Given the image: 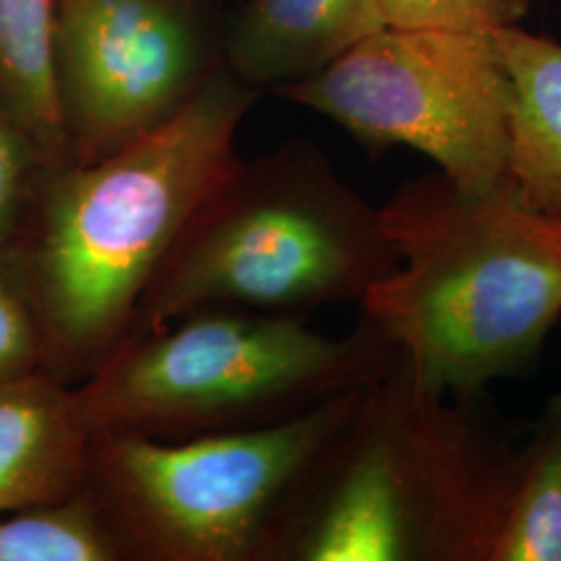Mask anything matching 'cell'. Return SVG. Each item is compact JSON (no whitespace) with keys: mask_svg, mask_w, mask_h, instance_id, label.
<instances>
[{"mask_svg":"<svg viewBox=\"0 0 561 561\" xmlns=\"http://www.w3.org/2000/svg\"><path fill=\"white\" fill-rule=\"evenodd\" d=\"M254 101V88L215 71L140 140L46 169L0 261L36 324L42 370L80 385L119 350L183 227L240 161L236 138Z\"/></svg>","mask_w":561,"mask_h":561,"instance_id":"1","label":"cell"},{"mask_svg":"<svg viewBox=\"0 0 561 561\" xmlns=\"http://www.w3.org/2000/svg\"><path fill=\"white\" fill-rule=\"evenodd\" d=\"M522 466L489 389L431 391L400 360L322 445L275 561H491Z\"/></svg>","mask_w":561,"mask_h":561,"instance_id":"2","label":"cell"},{"mask_svg":"<svg viewBox=\"0 0 561 561\" xmlns=\"http://www.w3.org/2000/svg\"><path fill=\"white\" fill-rule=\"evenodd\" d=\"M400 264L360 306L419 385L481 393L530 375L561 321V219L512 183L470 194L439 171L379 206Z\"/></svg>","mask_w":561,"mask_h":561,"instance_id":"3","label":"cell"},{"mask_svg":"<svg viewBox=\"0 0 561 561\" xmlns=\"http://www.w3.org/2000/svg\"><path fill=\"white\" fill-rule=\"evenodd\" d=\"M398 264L379 206L341 181L317 146L289 141L240 159L204 198L144 291L125 341L210 306L300 319L360 306Z\"/></svg>","mask_w":561,"mask_h":561,"instance_id":"4","label":"cell"},{"mask_svg":"<svg viewBox=\"0 0 561 561\" xmlns=\"http://www.w3.org/2000/svg\"><path fill=\"white\" fill-rule=\"evenodd\" d=\"M400 360L362 312L333 337L300 317L210 306L125 341L76 393L92 431L185 439L287 421Z\"/></svg>","mask_w":561,"mask_h":561,"instance_id":"5","label":"cell"},{"mask_svg":"<svg viewBox=\"0 0 561 561\" xmlns=\"http://www.w3.org/2000/svg\"><path fill=\"white\" fill-rule=\"evenodd\" d=\"M362 391L185 439L92 431L81 493L119 561H275L301 482Z\"/></svg>","mask_w":561,"mask_h":561,"instance_id":"6","label":"cell"},{"mask_svg":"<svg viewBox=\"0 0 561 561\" xmlns=\"http://www.w3.org/2000/svg\"><path fill=\"white\" fill-rule=\"evenodd\" d=\"M373 154L408 146L470 194L510 183V83L491 32L391 27L275 90Z\"/></svg>","mask_w":561,"mask_h":561,"instance_id":"7","label":"cell"},{"mask_svg":"<svg viewBox=\"0 0 561 561\" xmlns=\"http://www.w3.org/2000/svg\"><path fill=\"white\" fill-rule=\"evenodd\" d=\"M55 67L73 162L154 131L215 73L192 0H59Z\"/></svg>","mask_w":561,"mask_h":561,"instance_id":"8","label":"cell"},{"mask_svg":"<svg viewBox=\"0 0 561 561\" xmlns=\"http://www.w3.org/2000/svg\"><path fill=\"white\" fill-rule=\"evenodd\" d=\"M90 439L76 385L42 368L0 381V514L80 495Z\"/></svg>","mask_w":561,"mask_h":561,"instance_id":"9","label":"cell"},{"mask_svg":"<svg viewBox=\"0 0 561 561\" xmlns=\"http://www.w3.org/2000/svg\"><path fill=\"white\" fill-rule=\"evenodd\" d=\"M385 27L379 0H248L229 36V67L250 88L275 92Z\"/></svg>","mask_w":561,"mask_h":561,"instance_id":"10","label":"cell"},{"mask_svg":"<svg viewBox=\"0 0 561 561\" xmlns=\"http://www.w3.org/2000/svg\"><path fill=\"white\" fill-rule=\"evenodd\" d=\"M491 42L510 83V183L561 219V44L514 23Z\"/></svg>","mask_w":561,"mask_h":561,"instance_id":"11","label":"cell"},{"mask_svg":"<svg viewBox=\"0 0 561 561\" xmlns=\"http://www.w3.org/2000/svg\"><path fill=\"white\" fill-rule=\"evenodd\" d=\"M59 0H0V101L53 162H69L55 44Z\"/></svg>","mask_w":561,"mask_h":561,"instance_id":"12","label":"cell"},{"mask_svg":"<svg viewBox=\"0 0 561 561\" xmlns=\"http://www.w3.org/2000/svg\"><path fill=\"white\" fill-rule=\"evenodd\" d=\"M491 561H561V391L528 426L520 482Z\"/></svg>","mask_w":561,"mask_h":561,"instance_id":"13","label":"cell"},{"mask_svg":"<svg viewBox=\"0 0 561 561\" xmlns=\"http://www.w3.org/2000/svg\"><path fill=\"white\" fill-rule=\"evenodd\" d=\"M0 561H119L83 493L0 514Z\"/></svg>","mask_w":561,"mask_h":561,"instance_id":"14","label":"cell"},{"mask_svg":"<svg viewBox=\"0 0 561 561\" xmlns=\"http://www.w3.org/2000/svg\"><path fill=\"white\" fill-rule=\"evenodd\" d=\"M50 161L0 101V261L20 233Z\"/></svg>","mask_w":561,"mask_h":561,"instance_id":"15","label":"cell"},{"mask_svg":"<svg viewBox=\"0 0 561 561\" xmlns=\"http://www.w3.org/2000/svg\"><path fill=\"white\" fill-rule=\"evenodd\" d=\"M530 0H379L391 27H442L491 32L512 25Z\"/></svg>","mask_w":561,"mask_h":561,"instance_id":"16","label":"cell"},{"mask_svg":"<svg viewBox=\"0 0 561 561\" xmlns=\"http://www.w3.org/2000/svg\"><path fill=\"white\" fill-rule=\"evenodd\" d=\"M38 368L42 350L36 324L0 266V381Z\"/></svg>","mask_w":561,"mask_h":561,"instance_id":"17","label":"cell"}]
</instances>
